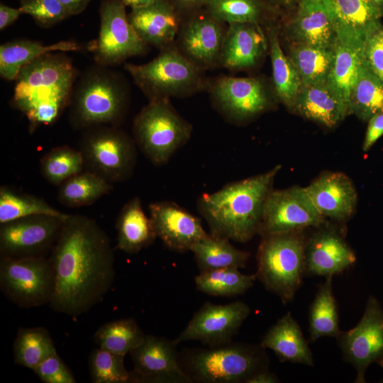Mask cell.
I'll list each match as a JSON object with an SVG mask.
<instances>
[{
  "instance_id": "15",
  "label": "cell",
  "mask_w": 383,
  "mask_h": 383,
  "mask_svg": "<svg viewBox=\"0 0 383 383\" xmlns=\"http://www.w3.org/2000/svg\"><path fill=\"white\" fill-rule=\"evenodd\" d=\"M65 221L40 214L0 223L1 257L45 256L57 240Z\"/></svg>"
},
{
  "instance_id": "19",
  "label": "cell",
  "mask_w": 383,
  "mask_h": 383,
  "mask_svg": "<svg viewBox=\"0 0 383 383\" xmlns=\"http://www.w3.org/2000/svg\"><path fill=\"white\" fill-rule=\"evenodd\" d=\"M149 211L157 238L172 250L189 251L194 243L209 235L199 218L174 202L151 203Z\"/></svg>"
},
{
  "instance_id": "16",
  "label": "cell",
  "mask_w": 383,
  "mask_h": 383,
  "mask_svg": "<svg viewBox=\"0 0 383 383\" xmlns=\"http://www.w3.org/2000/svg\"><path fill=\"white\" fill-rule=\"evenodd\" d=\"M228 24L203 9L182 18L174 44L189 60L204 70L220 65Z\"/></svg>"
},
{
  "instance_id": "47",
  "label": "cell",
  "mask_w": 383,
  "mask_h": 383,
  "mask_svg": "<svg viewBox=\"0 0 383 383\" xmlns=\"http://www.w3.org/2000/svg\"><path fill=\"white\" fill-rule=\"evenodd\" d=\"M368 121L369 123L362 144L364 152L368 151L383 135V112L375 114Z\"/></svg>"
},
{
  "instance_id": "48",
  "label": "cell",
  "mask_w": 383,
  "mask_h": 383,
  "mask_svg": "<svg viewBox=\"0 0 383 383\" xmlns=\"http://www.w3.org/2000/svg\"><path fill=\"white\" fill-rule=\"evenodd\" d=\"M184 18L205 9L209 0H168Z\"/></svg>"
},
{
  "instance_id": "34",
  "label": "cell",
  "mask_w": 383,
  "mask_h": 383,
  "mask_svg": "<svg viewBox=\"0 0 383 383\" xmlns=\"http://www.w3.org/2000/svg\"><path fill=\"white\" fill-rule=\"evenodd\" d=\"M112 189L111 183L84 170L59 186L57 200L63 206L70 208L89 206Z\"/></svg>"
},
{
  "instance_id": "7",
  "label": "cell",
  "mask_w": 383,
  "mask_h": 383,
  "mask_svg": "<svg viewBox=\"0 0 383 383\" xmlns=\"http://www.w3.org/2000/svg\"><path fill=\"white\" fill-rule=\"evenodd\" d=\"M299 231L263 235L257 252V278L282 303L292 300L305 274V245Z\"/></svg>"
},
{
  "instance_id": "8",
  "label": "cell",
  "mask_w": 383,
  "mask_h": 383,
  "mask_svg": "<svg viewBox=\"0 0 383 383\" xmlns=\"http://www.w3.org/2000/svg\"><path fill=\"white\" fill-rule=\"evenodd\" d=\"M84 170L113 184L128 179L137 161L136 143L118 126H97L83 131L79 149Z\"/></svg>"
},
{
  "instance_id": "12",
  "label": "cell",
  "mask_w": 383,
  "mask_h": 383,
  "mask_svg": "<svg viewBox=\"0 0 383 383\" xmlns=\"http://www.w3.org/2000/svg\"><path fill=\"white\" fill-rule=\"evenodd\" d=\"M337 339L345 361L356 372L355 382H365V372L372 364L383 367V309L377 297L369 296L360 321Z\"/></svg>"
},
{
  "instance_id": "20",
  "label": "cell",
  "mask_w": 383,
  "mask_h": 383,
  "mask_svg": "<svg viewBox=\"0 0 383 383\" xmlns=\"http://www.w3.org/2000/svg\"><path fill=\"white\" fill-rule=\"evenodd\" d=\"M128 17L140 39L160 50L174 43L183 18L168 0L131 9Z\"/></svg>"
},
{
  "instance_id": "17",
  "label": "cell",
  "mask_w": 383,
  "mask_h": 383,
  "mask_svg": "<svg viewBox=\"0 0 383 383\" xmlns=\"http://www.w3.org/2000/svg\"><path fill=\"white\" fill-rule=\"evenodd\" d=\"M250 312V307L242 301L227 304L206 302L173 342L177 345L196 340L210 348L230 343Z\"/></svg>"
},
{
  "instance_id": "43",
  "label": "cell",
  "mask_w": 383,
  "mask_h": 383,
  "mask_svg": "<svg viewBox=\"0 0 383 383\" xmlns=\"http://www.w3.org/2000/svg\"><path fill=\"white\" fill-rule=\"evenodd\" d=\"M124 355L100 348L91 351L89 368L94 383H127L131 375L124 365Z\"/></svg>"
},
{
  "instance_id": "52",
  "label": "cell",
  "mask_w": 383,
  "mask_h": 383,
  "mask_svg": "<svg viewBox=\"0 0 383 383\" xmlns=\"http://www.w3.org/2000/svg\"><path fill=\"white\" fill-rule=\"evenodd\" d=\"M279 11L296 9L299 0H262Z\"/></svg>"
},
{
  "instance_id": "38",
  "label": "cell",
  "mask_w": 383,
  "mask_h": 383,
  "mask_svg": "<svg viewBox=\"0 0 383 383\" xmlns=\"http://www.w3.org/2000/svg\"><path fill=\"white\" fill-rule=\"evenodd\" d=\"M40 214L53 216L63 220L69 216V214L58 211L42 198L8 186H1L0 223Z\"/></svg>"
},
{
  "instance_id": "25",
  "label": "cell",
  "mask_w": 383,
  "mask_h": 383,
  "mask_svg": "<svg viewBox=\"0 0 383 383\" xmlns=\"http://www.w3.org/2000/svg\"><path fill=\"white\" fill-rule=\"evenodd\" d=\"M325 7L336 38L351 40H362L383 14L368 0H326Z\"/></svg>"
},
{
  "instance_id": "49",
  "label": "cell",
  "mask_w": 383,
  "mask_h": 383,
  "mask_svg": "<svg viewBox=\"0 0 383 383\" xmlns=\"http://www.w3.org/2000/svg\"><path fill=\"white\" fill-rule=\"evenodd\" d=\"M23 14L19 8L0 4V30H3L13 23Z\"/></svg>"
},
{
  "instance_id": "3",
  "label": "cell",
  "mask_w": 383,
  "mask_h": 383,
  "mask_svg": "<svg viewBox=\"0 0 383 383\" xmlns=\"http://www.w3.org/2000/svg\"><path fill=\"white\" fill-rule=\"evenodd\" d=\"M280 169L277 165L265 173L202 194L197 207L211 234L245 243L259 233L264 204Z\"/></svg>"
},
{
  "instance_id": "4",
  "label": "cell",
  "mask_w": 383,
  "mask_h": 383,
  "mask_svg": "<svg viewBox=\"0 0 383 383\" xmlns=\"http://www.w3.org/2000/svg\"><path fill=\"white\" fill-rule=\"evenodd\" d=\"M129 87L119 72L94 64L78 77L69 104V121L77 130L119 126L128 112Z\"/></svg>"
},
{
  "instance_id": "46",
  "label": "cell",
  "mask_w": 383,
  "mask_h": 383,
  "mask_svg": "<svg viewBox=\"0 0 383 383\" xmlns=\"http://www.w3.org/2000/svg\"><path fill=\"white\" fill-rule=\"evenodd\" d=\"M34 372L45 383H75L76 380L57 352L52 354L34 370Z\"/></svg>"
},
{
  "instance_id": "44",
  "label": "cell",
  "mask_w": 383,
  "mask_h": 383,
  "mask_svg": "<svg viewBox=\"0 0 383 383\" xmlns=\"http://www.w3.org/2000/svg\"><path fill=\"white\" fill-rule=\"evenodd\" d=\"M20 10L42 28H50L70 16L58 0H20Z\"/></svg>"
},
{
  "instance_id": "41",
  "label": "cell",
  "mask_w": 383,
  "mask_h": 383,
  "mask_svg": "<svg viewBox=\"0 0 383 383\" xmlns=\"http://www.w3.org/2000/svg\"><path fill=\"white\" fill-rule=\"evenodd\" d=\"M145 335L133 318H121L102 325L94 340L99 348L126 355L141 343Z\"/></svg>"
},
{
  "instance_id": "13",
  "label": "cell",
  "mask_w": 383,
  "mask_h": 383,
  "mask_svg": "<svg viewBox=\"0 0 383 383\" xmlns=\"http://www.w3.org/2000/svg\"><path fill=\"white\" fill-rule=\"evenodd\" d=\"M323 219L305 187L272 190L264 204L259 233L271 235L300 231L321 226Z\"/></svg>"
},
{
  "instance_id": "33",
  "label": "cell",
  "mask_w": 383,
  "mask_h": 383,
  "mask_svg": "<svg viewBox=\"0 0 383 383\" xmlns=\"http://www.w3.org/2000/svg\"><path fill=\"white\" fill-rule=\"evenodd\" d=\"M383 112V81L362 62L349 96V113L368 121Z\"/></svg>"
},
{
  "instance_id": "21",
  "label": "cell",
  "mask_w": 383,
  "mask_h": 383,
  "mask_svg": "<svg viewBox=\"0 0 383 383\" xmlns=\"http://www.w3.org/2000/svg\"><path fill=\"white\" fill-rule=\"evenodd\" d=\"M314 206L325 218L343 221L348 219L357 204V192L344 173L329 172L305 187Z\"/></svg>"
},
{
  "instance_id": "45",
  "label": "cell",
  "mask_w": 383,
  "mask_h": 383,
  "mask_svg": "<svg viewBox=\"0 0 383 383\" xmlns=\"http://www.w3.org/2000/svg\"><path fill=\"white\" fill-rule=\"evenodd\" d=\"M362 52L365 64L383 81V25L380 22L366 33Z\"/></svg>"
},
{
  "instance_id": "11",
  "label": "cell",
  "mask_w": 383,
  "mask_h": 383,
  "mask_svg": "<svg viewBox=\"0 0 383 383\" xmlns=\"http://www.w3.org/2000/svg\"><path fill=\"white\" fill-rule=\"evenodd\" d=\"M99 17L98 38L89 46L96 64L115 66L148 52L149 46L131 24L122 0H103Z\"/></svg>"
},
{
  "instance_id": "29",
  "label": "cell",
  "mask_w": 383,
  "mask_h": 383,
  "mask_svg": "<svg viewBox=\"0 0 383 383\" xmlns=\"http://www.w3.org/2000/svg\"><path fill=\"white\" fill-rule=\"evenodd\" d=\"M117 249L134 254L150 245L157 238L140 199L132 198L122 207L116 223Z\"/></svg>"
},
{
  "instance_id": "24",
  "label": "cell",
  "mask_w": 383,
  "mask_h": 383,
  "mask_svg": "<svg viewBox=\"0 0 383 383\" xmlns=\"http://www.w3.org/2000/svg\"><path fill=\"white\" fill-rule=\"evenodd\" d=\"M292 109L328 128L335 126L349 114L347 105L328 82L301 84Z\"/></svg>"
},
{
  "instance_id": "5",
  "label": "cell",
  "mask_w": 383,
  "mask_h": 383,
  "mask_svg": "<svg viewBox=\"0 0 383 383\" xmlns=\"http://www.w3.org/2000/svg\"><path fill=\"white\" fill-rule=\"evenodd\" d=\"M124 68L149 101L191 96L207 89L209 82L174 43L147 63H126Z\"/></svg>"
},
{
  "instance_id": "35",
  "label": "cell",
  "mask_w": 383,
  "mask_h": 383,
  "mask_svg": "<svg viewBox=\"0 0 383 383\" xmlns=\"http://www.w3.org/2000/svg\"><path fill=\"white\" fill-rule=\"evenodd\" d=\"M289 58L296 69L302 84L328 81L334 60V48L292 43Z\"/></svg>"
},
{
  "instance_id": "55",
  "label": "cell",
  "mask_w": 383,
  "mask_h": 383,
  "mask_svg": "<svg viewBox=\"0 0 383 383\" xmlns=\"http://www.w3.org/2000/svg\"><path fill=\"white\" fill-rule=\"evenodd\" d=\"M373 6L383 11V0H368Z\"/></svg>"
},
{
  "instance_id": "54",
  "label": "cell",
  "mask_w": 383,
  "mask_h": 383,
  "mask_svg": "<svg viewBox=\"0 0 383 383\" xmlns=\"http://www.w3.org/2000/svg\"><path fill=\"white\" fill-rule=\"evenodd\" d=\"M326 0H299L298 5H320L325 6Z\"/></svg>"
},
{
  "instance_id": "1",
  "label": "cell",
  "mask_w": 383,
  "mask_h": 383,
  "mask_svg": "<svg viewBox=\"0 0 383 383\" xmlns=\"http://www.w3.org/2000/svg\"><path fill=\"white\" fill-rule=\"evenodd\" d=\"M49 259L55 279L49 305L58 313L87 312L112 287L113 250L106 233L91 218L69 214Z\"/></svg>"
},
{
  "instance_id": "27",
  "label": "cell",
  "mask_w": 383,
  "mask_h": 383,
  "mask_svg": "<svg viewBox=\"0 0 383 383\" xmlns=\"http://www.w3.org/2000/svg\"><path fill=\"white\" fill-rule=\"evenodd\" d=\"M260 347L272 350L281 362L313 365L311 350L290 311L267 331Z\"/></svg>"
},
{
  "instance_id": "42",
  "label": "cell",
  "mask_w": 383,
  "mask_h": 383,
  "mask_svg": "<svg viewBox=\"0 0 383 383\" xmlns=\"http://www.w3.org/2000/svg\"><path fill=\"white\" fill-rule=\"evenodd\" d=\"M43 177L51 184L60 186L65 181L84 170L79 150L68 145L57 146L48 151L40 160Z\"/></svg>"
},
{
  "instance_id": "39",
  "label": "cell",
  "mask_w": 383,
  "mask_h": 383,
  "mask_svg": "<svg viewBox=\"0 0 383 383\" xmlns=\"http://www.w3.org/2000/svg\"><path fill=\"white\" fill-rule=\"evenodd\" d=\"M257 274H245L238 268H223L200 272L194 278L196 287L216 296H235L251 288Z\"/></svg>"
},
{
  "instance_id": "31",
  "label": "cell",
  "mask_w": 383,
  "mask_h": 383,
  "mask_svg": "<svg viewBox=\"0 0 383 383\" xmlns=\"http://www.w3.org/2000/svg\"><path fill=\"white\" fill-rule=\"evenodd\" d=\"M229 240L210 233L193 245L190 250L200 272L245 267L249 253L237 249Z\"/></svg>"
},
{
  "instance_id": "22",
  "label": "cell",
  "mask_w": 383,
  "mask_h": 383,
  "mask_svg": "<svg viewBox=\"0 0 383 383\" xmlns=\"http://www.w3.org/2000/svg\"><path fill=\"white\" fill-rule=\"evenodd\" d=\"M356 256L336 232L322 230L313 234L305 245V274L332 277L352 266Z\"/></svg>"
},
{
  "instance_id": "10",
  "label": "cell",
  "mask_w": 383,
  "mask_h": 383,
  "mask_svg": "<svg viewBox=\"0 0 383 383\" xmlns=\"http://www.w3.org/2000/svg\"><path fill=\"white\" fill-rule=\"evenodd\" d=\"M54 285V272L49 258L1 257V290L18 307L31 308L50 304Z\"/></svg>"
},
{
  "instance_id": "28",
  "label": "cell",
  "mask_w": 383,
  "mask_h": 383,
  "mask_svg": "<svg viewBox=\"0 0 383 383\" xmlns=\"http://www.w3.org/2000/svg\"><path fill=\"white\" fill-rule=\"evenodd\" d=\"M82 50L73 40H62L50 45L28 39L8 41L0 46V76L15 81L20 70L27 64L51 52H71Z\"/></svg>"
},
{
  "instance_id": "23",
  "label": "cell",
  "mask_w": 383,
  "mask_h": 383,
  "mask_svg": "<svg viewBox=\"0 0 383 383\" xmlns=\"http://www.w3.org/2000/svg\"><path fill=\"white\" fill-rule=\"evenodd\" d=\"M268 44V38L260 25L228 23L221 49L220 65L231 70L252 68L262 60Z\"/></svg>"
},
{
  "instance_id": "9",
  "label": "cell",
  "mask_w": 383,
  "mask_h": 383,
  "mask_svg": "<svg viewBox=\"0 0 383 383\" xmlns=\"http://www.w3.org/2000/svg\"><path fill=\"white\" fill-rule=\"evenodd\" d=\"M264 358L253 347L228 343L197 350L188 360L191 380L206 383H236L246 381L264 370Z\"/></svg>"
},
{
  "instance_id": "2",
  "label": "cell",
  "mask_w": 383,
  "mask_h": 383,
  "mask_svg": "<svg viewBox=\"0 0 383 383\" xmlns=\"http://www.w3.org/2000/svg\"><path fill=\"white\" fill-rule=\"evenodd\" d=\"M79 76L66 52L46 53L20 70L11 103L27 116L30 132L56 121L69 106Z\"/></svg>"
},
{
  "instance_id": "50",
  "label": "cell",
  "mask_w": 383,
  "mask_h": 383,
  "mask_svg": "<svg viewBox=\"0 0 383 383\" xmlns=\"http://www.w3.org/2000/svg\"><path fill=\"white\" fill-rule=\"evenodd\" d=\"M67 9L70 16L83 12L91 0H58Z\"/></svg>"
},
{
  "instance_id": "32",
  "label": "cell",
  "mask_w": 383,
  "mask_h": 383,
  "mask_svg": "<svg viewBox=\"0 0 383 383\" xmlns=\"http://www.w3.org/2000/svg\"><path fill=\"white\" fill-rule=\"evenodd\" d=\"M267 38L274 94L285 106L292 108L302 84L301 77L288 55L282 51L277 29L272 24L267 28Z\"/></svg>"
},
{
  "instance_id": "26",
  "label": "cell",
  "mask_w": 383,
  "mask_h": 383,
  "mask_svg": "<svg viewBox=\"0 0 383 383\" xmlns=\"http://www.w3.org/2000/svg\"><path fill=\"white\" fill-rule=\"evenodd\" d=\"M287 27L294 43L334 47L336 35L324 6L298 5Z\"/></svg>"
},
{
  "instance_id": "36",
  "label": "cell",
  "mask_w": 383,
  "mask_h": 383,
  "mask_svg": "<svg viewBox=\"0 0 383 383\" xmlns=\"http://www.w3.org/2000/svg\"><path fill=\"white\" fill-rule=\"evenodd\" d=\"M205 9L213 17L226 24L260 25L279 12L262 0H209Z\"/></svg>"
},
{
  "instance_id": "53",
  "label": "cell",
  "mask_w": 383,
  "mask_h": 383,
  "mask_svg": "<svg viewBox=\"0 0 383 383\" xmlns=\"http://www.w3.org/2000/svg\"><path fill=\"white\" fill-rule=\"evenodd\" d=\"M155 1V0H122L126 7H130L131 9L146 6Z\"/></svg>"
},
{
  "instance_id": "37",
  "label": "cell",
  "mask_w": 383,
  "mask_h": 383,
  "mask_svg": "<svg viewBox=\"0 0 383 383\" xmlns=\"http://www.w3.org/2000/svg\"><path fill=\"white\" fill-rule=\"evenodd\" d=\"M337 305L332 287V277H326L311 305L309 316L310 340L322 337L338 338L341 331Z\"/></svg>"
},
{
  "instance_id": "40",
  "label": "cell",
  "mask_w": 383,
  "mask_h": 383,
  "mask_svg": "<svg viewBox=\"0 0 383 383\" xmlns=\"http://www.w3.org/2000/svg\"><path fill=\"white\" fill-rule=\"evenodd\" d=\"M56 351L49 332L43 327L20 328L13 343L16 364L33 370Z\"/></svg>"
},
{
  "instance_id": "51",
  "label": "cell",
  "mask_w": 383,
  "mask_h": 383,
  "mask_svg": "<svg viewBox=\"0 0 383 383\" xmlns=\"http://www.w3.org/2000/svg\"><path fill=\"white\" fill-rule=\"evenodd\" d=\"M278 382V378L274 374L264 370L252 375L245 383H276Z\"/></svg>"
},
{
  "instance_id": "30",
  "label": "cell",
  "mask_w": 383,
  "mask_h": 383,
  "mask_svg": "<svg viewBox=\"0 0 383 383\" xmlns=\"http://www.w3.org/2000/svg\"><path fill=\"white\" fill-rule=\"evenodd\" d=\"M363 40L336 38L333 47L334 60L327 82L342 98L348 110L350 89L362 62Z\"/></svg>"
},
{
  "instance_id": "14",
  "label": "cell",
  "mask_w": 383,
  "mask_h": 383,
  "mask_svg": "<svg viewBox=\"0 0 383 383\" xmlns=\"http://www.w3.org/2000/svg\"><path fill=\"white\" fill-rule=\"evenodd\" d=\"M206 90L213 107L231 123L252 118L270 105L266 86L257 77H218L209 82Z\"/></svg>"
},
{
  "instance_id": "18",
  "label": "cell",
  "mask_w": 383,
  "mask_h": 383,
  "mask_svg": "<svg viewBox=\"0 0 383 383\" xmlns=\"http://www.w3.org/2000/svg\"><path fill=\"white\" fill-rule=\"evenodd\" d=\"M176 345L164 338L145 335L130 352L134 366L131 380L145 382L187 383L192 382L179 366Z\"/></svg>"
},
{
  "instance_id": "6",
  "label": "cell",
  "mask_w": 383,
  "mask_h": 383,
  "mask_svg": "<svg viewBox=\"0 0 383 383\" xmlns=\"http://www.w3.org/2000/svg\"><path fill=\"white\" fill-rule=\"evenodd\" d=\"M192 125L174 109L170 99L149 101L135 116L134 140L155 165L166 164L189 140Z\"/></svg>"
}]
</instances>
